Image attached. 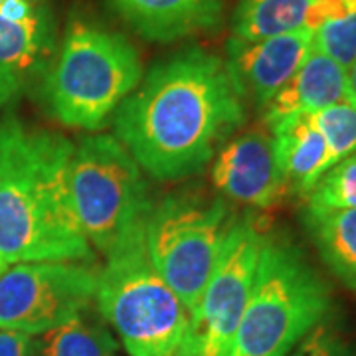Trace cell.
<instances>
[{"mask_svg":"<svg viewBox=\"0 0 356 356\" xmlns=\"http://www.w3.org/2000/svg\"><path fill=\"white\" fill-rule=\"evenodd\" d=\"M243 121L226 62L198 46L154 64L113 113L115 137L163 182L198 175Z\"/></svg>","mask_w":356,"mask_h":356,"instance_id":"1","label":"cell"},{"mask_svg":"<svg viewBox=\"0 0 356 356\" xmlns=\"http://www.w3.org/2000/svg\"><path fill=\"white\" fill-rule=\"evenodd\" d=\"M74 143L14 113L0 119V259H95L72 198Z\"/></svg>","mask_w":356,"mask_h":356,"instance_id":"2","label":"cell"},{"mask_svg":"<svg viewBox=\"0 0 356 356\" xmlns=\"http://www.w3.org/2000/svg\"><path fill=\"white\" fill-rule=\"evenodd\" d=\"M143 64L123 34L74 18L42 79L51 117L70 129L99 131L137 89Z\"/></svg>","mask_w":356,"mask_h":356,"instance_id":"3","label":"cell"},{"mask_svg":"<svg viewBox=\"0 0 356 356\" xmlns=\"http://www.w3.org/2000/svg\"><path fill=\"white\" fill-rule=\"evenodd\" d=\"M331 289L287 240L266 236L250 301L228 356H289L325 321Z\"/></svg>","mask_w":356,"mask_h":356,"instance_id":"4","label":"cell"},{"mask_svg":"<svg viewBox=\"0 0 356 356\" xmlns=\"http://www.w3.org/2000/svg\"><path fill=\"white\" fill-rule=\"evenodd\" d=\"M145 226L105 255L95 301L129 356H178L191 313L154 269Z\"/></svg>","mask_w":356,"mask_h":356,"instance_id":"5","label":"cell"},{"mask_svg":"<svg viewBox=\"0 0 356 356\" xmlns=\"http://www.w3.org/2000/svg\"><path fill=\"white\" fill-rule=\"evenodd\" d=\"M236 216L226 198L204 191H180L153 204L145 240L159 275L194 313L216 267Z\"/></svg>","mask_w":356,"mask_h":356,"instance_id":"6","label":"cell"},{"mask_svg":"<svg viewBox=\"0 0 356 356\" xmlns=\"http://www.w3.org/2000/svg\"><path fill=\"white\" fill-rule=\"evenodd\" d=\"M72 198L93 250L107 255L153 208L143 168L115 135L93 133L74 147Z\"/></svg>","mask_w":356,"mask_h":356,"instance_id":"7","label":"cell"},{"mask_svg":"<svg viewBox=\"0 0 356 356\" xmlns=\"http://www.w3.org/2000/svg\"><path fill=\"white\" fill-rule=\"evenodd\" d=\"M266 232L250 218H236L210 281L191 315L178 356H228L254 289Z\"/></svg>","mask_w":356,"mask_h":356,"instance_id":"8","label":"cell"},{"mask_svg":"<svg viewBox=\"0 0 356 356\" xmlns=\"http://www.w3.org/2000/svg\"><path fill=\"white\" fill-rule=\"evenodd\" d=\"M99 269L88 261H28L0 273V329L46 334L88 311Z\"/></svg>","mask_w":356,"mask_h":356,"instance_id":"9","label":"cell"},{"mask_svg":"<svg viewBox=\"0 0 356 356\" xmlns=\"http://www.w3.org/2000/svg\"><path fill=\"white\" fill-rule=\"evenodd\" d=\"M56 51L58 26L48 0H0V107L42 81Z\"/></svg>","mask_w":356,"mask_h":356,"instance_id":"10","label":"cell"},{"mask_svg":"<svg viewBox=\"0 0 356 356\" xmlns=\"http://www.w3.org/2000/svg\"><path fill=\"white\" fill-rule=\"evenodd\" d=\"M210 172L216 192L229 202L269 210L291 194L275 161L271 133L261 129L229 137Z\"/></svg>","mask_w":356,"mask_h":356,"instance_id":"11","label":"cell"},{"mask_svg":"<svg viewBox=\"0 0 356 356\" xmlns=\"http://www.w3.org/2000/svg\"><path fill=\"white\" fill-rule=\"evenodd\" d=\"M313 46L315 32L309 28L255 42L229 38L226 67L236 93L261 109L297 74Z\"/></svg>","mask_w":356,"mask_h":356,"instance_id":"12","label":"cell"},{"mask_svg":"<svg viewBox=\"0 0 356 356\" xmlns=\"http://www.w3.org/2000/svg\"><path fill=\"white\" fill-rule=\"evenodd\" d=\"M140 38L177 42L212 32L224 20L226 0H107Z\"/></svg>","mask_w":356,"mask_h":356,"instance_id":"13","label":"cell"},{"mask_svg":"<svg viewBox=\"0 0 356 356\" xmlns=\"http://www.w3.org/2000/svg\"><path fill=\"white\" fill-rule=\"evenodd\" d=\"M348 70L313 46L303 65L261 107L267 129L295 115H311L348 97Z\"/></svg>","mask_w":356,"mask_h":356,"instance_id":"14","label":"cell"},{"mask_svg":"<svg viewBox=\"0 0 356 356\" xmlns=\"http://www.w3.org/2000/svg\"><path fill=\"white\" fill-rule=\"evenodd\" d=\"M275 161L289 192L307 196L329 168V147L311 115H295L269 129Z\"/></svg>","mask_w":356,"mask_h":356,"instance_id":"15","label":"cell"},{"mask_svg":"<svg viewBox=\"0 0 356 356\" xmlns=\"http://www.w3.org/2000/svg\"><path fill=\"white\" fill-rule=\"evenodd\" d=\"M303 220L323 261L356 291V208L305 210Z\"/></svg>","mask_w":356,"mask_h":356,"instance_id":"16","label":"cell"},{"mask_svg":"<svg viewBox=\"0 0 356 356\" xmlns=\"http://www.w3.org/2000/svg\"><path fill=\"white\" fill-rule=\"evenodd\" d=\"M311 0H240L232 16V38L255 42L307 28Z\"/></svg>","mask_w":356,"mask_h":356,"instance_id":"17","label":"cell"},{"mask_svg":"<svg viewBox=\"0 0 356 356\" xmlns=\"http://www.w3.org/2000/svg\"><path fill=\"white\" fill-rule=\"evenodd\" d=\"M42 356H121L115 337L88 311L44 334Z\"/></svg>","mask_w":356,"mask_h":356,"instance_id":"18","label":"cell"},{"mask_svg":"<svg viewBox=\"0 0 356 356\" xmlns=\"http://www.w3.org/2000/svg\"><path fill=\"white\" fill-rule=\"evenodd\" d=\"M311 121L329 147L331 166L356 153V102L350 95L311 113Z\"/></svg>","mask_w":356,"mask_h":356,"instance_id":"19","label":"cell"},{"mask_svg":"<svg viewBox=\"0 0 356 356\" xmlns=\"http://www.w3.org/2000/svg\"><path fill=\"white\" fill-rule=\"evenodd\" d=\"M356 208V153L331 166L307 194V210Z\"/></svg>","mask_w":356,"mask_h":356,"instance_id":"20","label":"cell"},{"mask_svg":"<svg viewBox=\"0 0 356 356\" xmlns=\"http://www.w3.org/2000/svg\"><path fill=\"white\" fill-rule=\"evenodd\" d=\"M315 48L346 70L350 67L356 58V0H343L341 14L318 28Z\"/></svg>","mask_w":356,"mask_h":356,"instance_id":"21","label":"cell"},{"mask_svg":"<svg viewBox=\"0 0 356 356\" xmlns=\"http://www.w3.org/2000/svg\"><path fill=\"white\" fill-rule=\"evenodd\" d=\"M289 356H353V353L343 337L331 325L321 321L315 329L307 332Z\"/></svg>","mask_w":356,"mask_h":356,"instance_id":"22","label":"cell"},{"mask_svg":"<svg viewBox=\"0 0 356 356\" xmlns=\"http://www.w3.org/2000/svg\"><path fill=\"white\" fill-rule=\"evenodd\" d=\"M0 356H42V344L32 334L0 329Z\"/></svg>","mask_w":356,"mask_h":356,"instance_id":"23","label":"cell"},{"mask_svg":"<svg viewBox=\"0 0 356 356\" xmlns=\"http://www.w3.org/2000/svg\"><path fill=\"white\" fill-rule=\"evenodd\" d=\"M343 10V0H311V13L307 20V28L317 32L325 22L337 18Z\"/></svg>","mask_w":356,"mask_h":356,"instance_id":"24","label":"cell"},{"mask_svg":"<svg viewBox=\"0 0 356 356\" xmlns=\"http://www.w3.org/2000/svg\"><path fill=\"white\" fill-rule=\"evenodd\" d=\"M348 93L356 102V58L355 62L350 64V67H348Z\"/></svg>","mask_w":356,"mask_h":356,"instance_id":"25","label":"cell"},{"mask_svg":"<svg viewBox=\"0 0 356 356\" xmlns=\"http://www.w3.org/2000/svg\"><path fill=\"white\" fill-rule=\"evenodd\" d=\"M4 269H6V264H4V261H2V259H0V273H2V271H4Z\"/></svg>","mask_w":356,"mask_h":356,"instance_id":"26","label":"cell"}]
</instances>
